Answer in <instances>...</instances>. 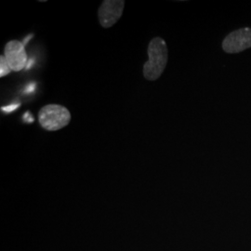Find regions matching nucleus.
<instances>
[{"mask_svg": "<svg viewBox=\"0 0 251 251\" xmlns=\"http://www.w3.org/2000/svg\"><path fill=\"white\" fill-rule=\"evenodd\" d=\"M11 68L9 67V63L6 61L4 56H0V76L3 77L8 75L11 72Z\"/></svg>", "mask_w": 251, "mask_h": 251, "instance_id": "6", "label": "nucleus"}, {"mask_svg": "<svg viewBox=\"0 0 251 251\" xmlns=\"http://www.w3.org/2000/svg\"><path fill=\"white\" fill-rule=\"evenodd\" d=\"M148 61L144 64V76L146 80H157L165 71L169 60V50L166 41L161 37H154L150 41Z\"/></svg>", "mask_w": 251, "mask_h": 251, "instance_id": "1", "label": "nucleus"}, {"mask_svg": "<svg viewBox=\"0 0 251 251\" xmlns=\"http://www.w3.org/2000/svg\"><path fill=\"white\" fill-rule=\"evenodd\" d=\"M4 57L12 71L19 72L25 67L27 55L25 45L18 40H10L4 50Z\"/></svg>", "mask_w": 251, "mask_h": 251, "instance_id": "5", "label": "nucleus"}, {"mask_svg": "<svg viewBox=\"0 0 251 251\" xmlns=\"http://www.w3.org/2000/svg\"><path fill=\"white\" fill-rule=\"evenodd\" d=\"M71 113L60 104H48L38 112V122L48 131H57L65 127L71 121Z\"/></svg>", "mask_w": 251, "mask_h": 251, "instance_id": "2", "label": "nucleus"}, {"mask_svg": "<svg viewBox=\"0 0 251 251\" xmlns=\"http://www.w3.org/2000/svg\"><path fill=\"white\" fill-rule=\"evenodd\" d=\"M125 8L124 0H104L98 10V18L100 26L111 28L121 18Z\"/></svg>", "mask_w": 251, "mask_h": 251, "instance_id": "3", "label": "nucleus"}, {"mask_svg": "<svg viewBox=\"0 0 251 251\" xmlns=\"http://www.w3.org/2000/svg\"><path fill=\"white\" fill-rule=\"evenodd\" d=\"M251 48V28L245 27L235 30L226 36L223 49L227 53H238Z\"/></svg>", "mask_w": 251, "mask_h": 251, "instance_id": "4", "label": "nucleus"}]
</instances>
